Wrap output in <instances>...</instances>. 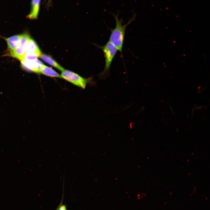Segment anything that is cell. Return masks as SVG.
Returning <instances> with one entry per match:
<instances>
[{"mask_svg": "<svg viewBox=\"0 0 210 210\" xmlns=\"http://www.w3.org/2000/svg\"><path fill=\"white\" fill-rule=\"evenodd\" d=\"M110 13L114 17L116 25L114 29H110L111 32L109 41L115 46L118 50L120 52L122 55V49L126 28L128 25L135 20L136 13H134L132 17L129 20L128 22L126 24L122 25V18L119 19L118 18L119 11H118L116 15L114 13Z\"/></svg>", "mask_w": 210, "mask_h": 210, "instance_id": "6da1fadb", "label": "cell"}, {"mask_svg": "<svg viewBox=\"0 0 210 210\" xmlns=\"http://www.w3.org/2000/svg\"><path fill=\"white\" fill-rule=\"evenodd\" d=\"M98 46L102 50L105 60L104 68L99 75L100 79H105L109 75L111 64L118 50L109 41L104 46Z\"/></svg>", "mask_w": 210, "mask_h": 210, "instance_id": "7a4b0ae2", "label": "cell"}, {"mask_svg": "<svg viewBox=\"0 0 210 210\" xmlns=\"http://www.w3.org/2000/svg\"><path fill=\"white\" fill-rule=\"evenodd\" d=\"M61 78L78 87L85 89L88 83L95 84L93 81L92 78L85 79L78 74L71 71L64 69L62 71Z\"/></svg>", "mask_w": 210, "mask_h": 210, "instance_id": "3957f363", "label": "cell"}, {"mask_svg": "<svg viewBox=\"0 0 210 210\" xmlns=\"http://www.w3.org/2000/svg\"><path fill=\"white\" fill-rule=\"evenodd\" d=\"M30 38L27 33L21 34L18 45L15 50L10 54V55L20 61L22 60L25 52L26 44Z\"/></svg>", "mask_w": 210, "mask_h": 210, "instance_id": "277c9868", "label": "cell"}, {"mask_svg": "<svg viewBox=\"0 0 210 210\" xmlns=\"http://www.w3.org/2000/svg\"><path fill=\"white\" fill-rule=\"evenodd\" d=\"M22 66L25 70L37 73H41V70L44 65L39 60H21Z\"/></svg>", "mask_w": 210, "mask_h": 210, "instance_id": "5b68a950", "label": "cell"}, {"mask_svg": "<svg viewBox=\"0 0 210 210\" xmlns=\"http://www.w3.org/2000/svg\"><path fill=\"white\" fill-rule=\"evenodd\" d=\"M41 0H32L31 10L27 18L30 19L38 18L39 14Z\"/></svg>", "mask_w": 210, "mask_h": 210, "instance_id": "8992f818", "label": "cell"}, {"mask_svg": "<svg viewBox=\"0 0 210 210\" xmlns=\"http://www.w3.org/2000/svg\"><path fill=\"white\" fill-rule=\"evenodd\" d=\"M21 37V35H17L5 39L10 54L15 50L18 45Z\"/></svg>", "mask_w": 210, "mask_h": 210, "instance_id": "52a82bcc", "label": "cell"}, {"mask_svg": "<svg viewBox=\"0 0 210 210\" xmlns=\"http://www.w3.org/2000/svg\"><path fill=\"white\" fill-rule=\"evenodd\" d=\"M25 52L36 53L39 57L42 54L36 42L31 38L29 40L26 44Z\"/></svg>", "mask_w": 210, "mask_h": 210, "instance_id": "ba28073f", "label": "cell"}, {"mask_svg": "<svg viewBox=\"0 0 210 210\" xmlns=\"http://www.w3.org/2000/svg\"><path fill=\"white\" fill-rule=\"evenodd\" d=\"M40 57L45 62L57 68L60 71H62L64 70V69L61 66L50 56L46 54H41Z\"/></svg>", "mask_w": 210, "mask_h": 210, "instance_id": "9c48e42d", "label": "cell"}, {"mask_svg": "<svg viewBox=\"0 0 210 210\" xmlns=\"http://www.w3.org/2000/svg\"><path fill=\"white\" fill-rule=\"evenodd\" d=\"M41 73L46 76L53 77L61 78L60 75L52 68L44 65Z\"/></svg>", "mask_w": 210, "mask_h": 210, "instance_id": "30bf717a", "label": "cell"}, {"mask_svg": "<svg viewBox=\"0 0 210 210\" xmlns=\"http://www.w3.org/2000/svg\"><path fill=\"white\" fill-rule=\"evenodd\" d=\"M63 199L62 198L61 202L56 210H67L66 204L63 203Z\"/></svg>", "mask_w": 210, "mask_h": 210, "instance_id": "8fae6325", "label": "cell"}]
</instances>
